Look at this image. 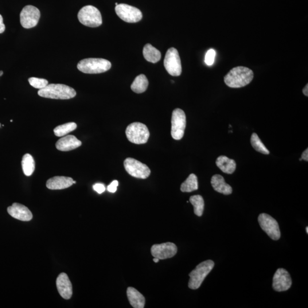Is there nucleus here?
<instances>
[{"instance_id":"17","label":"nucleus","mask_w":308,"mask_h":308,"mask_svg":"<svg viewBox=\"0 0 308 308\" xmlns=\"http://www.w3.org/2000/svg\"><path fill=\"white\" fill-rule=\"evenodd\" d=\"M82 145L81 140L75 136L67 135L58 140L56 144L57 149L61 151H69L77 149Z\"/></svg>"},{"instance_id":"8","label":"nucleus","mask_w":308,"mask_h":308,"mask_svg":"<svg viewBox=\"0 0 308 308\" xmlns=\"http://www.w3.org/2000/svg\"><path fill=\"white\" fill-rule=\"evenodd\" d=\"M164 65L171 76H181L182 72L181 60L177 49L171 48L166 53Z\"/></svg>"},{"instance_id":"15","label":"nucleus","mask_w":308,"mask_h":308,"mask_svg":"<svg viewBox=\"0 0 308 308\" xmlns=\"http://www.w3.org/2000/svg\"><path fill=\"white\" fill-rule=\"evenodd\" d=\"M7 212L15 219L23 221H28L32 219L33 215L26 206L14 203L7 208Z\"/></svg>"},{"instance_id":"33","label":"nucleus","mask_w":308,"mask_h":308,"mask_svg":"<svg viewBox=\"0 0 308 308\" xmlns=\"http://www.w3.org/2000/svg\"><path fill=\"white\" fill-rule=\"evenodd\" d=\"M5 30V26L3 22V18L1 14H0V34L4 32Z\"/></svg>"},{"instance_id":"34","label":"nucleus","mask_w":308,"mask_h":308,"mask_svg":"<svg viewBox=\"0 0 308 308\" xmlns=\"http://www.w3.org/2000/svg\"><path fill=\"white\" fill-rule=\"evenodd\" d=\"M302 160H304V161L308 162V149H307L305 151H304L302 155Z\"/></svg>"},{"instance_id":"23","label":"nucleus","mask_w":308,"mask_h":308,"mask_svg":"<svg viewBox=\"0 0 308 308\" xmlns=\"http://www.w3.org/2000/svg\"><path fill=\"white\" fill-rule=\"evenodd\" d=\"M148 86L149 81L147 77L144 75H140L135 78L131 85V89L134 92L140 94L146 92Z\"/></svg>"},{"instance_id":"14","label":"nucleus","mask_w":308,"mask_h":308,"mask_svg":"<svg viewBox=\"0 0 308 308\" xmlns=\"http://www.w3.org/2000/svg\"><path fill=\"white\" fill-rule=\"evenodd\" d=\"M292 286L291 277L284 268H279L276 271L273 278V288L277 292L286 291Z\"/></svg>"},{"instance_id":"2","label":"nucleus","mask_w":308,"mask_h":308,"mask_svg":"<svg viewBox=\"0 0 308 308\" xmlns=\"http://www.w3.org/2000/svg\"><path fill=\"white\" fill-rule=\"evenodd\" d=\"M39 96L43 98L54 100H69L75 97V89L64 84H50L38 92Z\"/></svg>"},{"instance_id":"6","label":"nucleus","mask_w":308,"mask_h":308,"mask_svg":"<svg viewBox=\"0 0 308 308\" xmlns=\"http://www.w3.org/2000/svg\"><path fill=\"white\" fill-rule=\"evenodd\" d=\"M78 18L82 24L85 26L96 28L102 25V15L97 7L92 6H85L78 14Z\"/></svg>"},{"instance_id":"41","label":"nucleus","mask_w":308,"mask_h":308,"mask_svg":"<svg viewBox=\"0 0 308 308\" xmlns=\"http://www.w3.org/2000/svg\"><path fill=\"white\" fill-rule=\"evenodd\" d=\"M1 123H0V128H1Z\"/></svg>"},{"instance_id":"1","label":"nucleus","mask_w":308,"mask_h":308,"mask_svg":"<svg viewBox=\"0 0 308 308\" xmlns=\"http://www.w3.org/2000/svg\"><path fill=\"white\" fill-rule=\"evenodd\" d=\"M254 77L252 70L244 66L234 68L224 77V83L228 87L240 88L250 84Z\"/></svg>"},{"instance_id":"29","label":"nucleus","mask_w":308,"mask_h":308,"mask_svg":"<svg viewBox=\"0 0 308 308\" xmlns=\"http://www.w3.org/2000/svg\"><path fill=\"white\" fill-rule=\"evenodd\" d=\"M28 81L32 87L40 90L45 88L49 84L48 80L36 77L30 78Z\"/></svg>"},{"instance_id":"11","label":"nucleus","mask_w":308,"mask_h":308,"mask_svg":"<svg viewBox=\"0 0 308 308\" xmlns=\"http://www.w3.org/2000/svg\"><path fill=\"white\" fill-rule=\"evenodd\" d=\"M115 12L123 21L128 23H135L141 20L142 13L136 7L124 3H120L115 7Z\"/></svg>"},{"instance_id":"30","label":"nucleus","mask_w":308,"mask_h":308,"mask_svg":"<svg viewBox=\"0 0 308 308\" xmlns=\"http://www.w3.org/2000/svg\"><path fill=\"white\" fill-rule=\"evenodd\" d=\"M216 52L214 49H209L205 56V63L206 65L212 66L215 61Z\"/></svg>"},{"instance_id":"10","label":"nucleus","mask_w":308,"mask_h":308,"mask_svg":"<svg viewBox=\"0 0 308 308\" xmlns=\"http://www.w3.org/2000/svg\"><path fill=\"white\" fill-rule=\"evenodd\" d=\"M261 228L266 232L272 240H278L280 238L281 233L279 225L274 217L267 213H261L258 217Z\"/></svg>"},{"instance_id":"5","label":"nucleus","mask_w":308,"mask_h":308,"mask_svg":"<svg viewBox=\"0 0 308 308\" xmlns=\"http://www.w3.org/2000/svg\"><path fill=\"white\" fill-rule=\"evenodd\" d=\"M126 135L130 142L142 145L146 143L149 140L150 131L145 124L134 122L127 127Z\"/></svg>"},{"instance_id":"32","label":"nucleus","mask_w":308,"mask_h":308,"mask_svg":"<svg viewBox=\"0 0 308 308\" xmlns=\"http://www.w3.org/2000/svg\"><path fill=\"white\" fill-rule=\"evenodd\" d=\"M119 185L118 181H114L111 183L110 185H108L107 187V190L108 192L111 193H114L116 192L117 187H118Z\"/></svg>"},{"instance_id":"31","label":"nucleus","mask_w":308,"mask_h":308,"mask_svg":"<svg viewBox=\"0 0 308 308\" xmlns=\"http://www.w3.org/2000/svg\"><path fill=\"white\" fill-rule=\"evenodd\" d=\"M93 189L96 191L97 193L101 194L104 192L106 188H105L104 185L101 184V183H97V184L93 186Z\"/></svg>"},{"instance_id":"40","label":"nucleus","mask_w":308,"mask_h":308,"mask_svg":"<svg viewBox=\"0 0 308 308\" xmlns=\"http://www.w3.org/2000/svg\"><path fill=\"white\" fill-rule=\"evenodd\" d=\"M118 5V3H117V2H116V3H115V5L116 6V5Z\"/></svg>"},{"instance_id":"13","label":"nucleus","mask_w":308,"mask_h":308,"mask_svg":"<svg viewBox=\"0 0 308 308\" xmlns=\"http://www.w3.org/2000/svg\"><path fill=\"white\" fill-rule=\"evenodd\" d=\"M177 245L173 243L155 244L151 248V255L159 260L171 258L177 254Z\"/></svg>"},{"instance_id":"21","label":"nucleus","mask_w":308,"mask_h":308,"mask_svg":"<svg viewBox=\"0 0 308 308\" xmlns=\"http://www.w3.org/2000/svg\"><path fill=\"white\" fill-rule=\"evenodd\" d=\"M216 164L219 169L225 174H232L236 168L235 161L223 155L217 158Z\"/></svg>"},{"instance_id":"36","label":"nucleus","mask_w":308,"mask_h":308,"mask_svg":"<svg viewBox=\"0 0 308 308\" xmlns=\"http://www.w3.org/2000/svg\"><path fill=\"white\" fill-rule=\"evenodd\" d=\"M153 262L155 263H157L159 262V259L158 258H156V257H154L153 259Z\"/></svg>"},{"instance_id":"27","label":"nucleus","mask_w":308,"mask_h":308,"mask_svg":"<svg viewBox=\"0 0 308 308\" xmlns=\"http://www.w3.org/2000/svg\"><path fill=\"white\" fill-rule=\"evenodd\" d=\"M77 127L75 122H69L57 126L54 129V133L58 137H62L75 130Z\"/></svg>"},{"instance_id":"39","label":"nucleus","mask_w":308,"mask_h":308,"mask_svg":"<svg viewBox=\"0 0 308 308\" xmlns=\"http://www.w3.org/2000/svg\"><path fill=\"white\" fill-rule=\"evenodd\" d=\"M76 181H73V184H76Z\"/></svg>"},{"instance_id":"12","label":"nucleus","mask_w":308,"mask_h":308,"mask_svg":"<svg viewBox=\"0 0 308 308\" xmlns=\"http://www.w3.org/2000/svg\"><path fill=\"white\" fill-rule=\"evenodd\" d=\"M40 16V11L36 7L27 5L21 11V24L25 29L32 28L38 24Z\"/></svg>"},{"instance_id":"16","label":"nucleus","mask_w":308,"mask_h":308,"mask_svg":"<svg viewBox=\"0 0 308 308\" xmlns=\"http://www.w3.org/2000/svg\"><path fill=\"white\" fill-rule=\"evenodd\" d=\"M57 290L62 298L69 300L72 298L73 288L71 282L69 277L65 273H61L58 276L56 281Z\"/></svg>"},{"instance_id":"4","label":"nucleus","mask_w":308,"mask_h":308,"mask_svg":"<svg viewBox=\"0 0 308 308\" xmlns=\"http://www.w3.org/2000/svg\"><path fill=\"white\" fill-rule=\"evenodd\" d=\"M215 266L213 261L208 260L199 264L189 274L190 279L189 287L190 289L196 290L202 285L203 282Z\"/></svg>"},{"instance_id":"37","label":"nucleus","mask_w":308,"mask_h":308,"mask_svg":"<svg viewBox=\"0 0 308 308\" xmlns=\"http://www.w3.org/2000/svg\"><path fill=\"white\" fill-rule=\"evenodd\" d=\"M3 72L2 71H0V77H1L3 75Z\"/></svg>"},{"instance_id":"22","label":"nucleus","mask_w":308,"mask_h":308,"mask_svg":"<svg viewBox=\"0 0 308 308\" xmlns=\"http://www.w3.org/2000/svg\"><path fill=\"white\" fill-rule=\"evenodd\" d=\"M143 56L147 61L157 63L161 58V53L150 44H146L143 50Z\"/></svg>"},{"instance_id":"20","label":"nucleus","mask_w":308,"mask_h":308,"mask_svg":"<svg viewBox=\"0 0 308 308\" xmlns=\"http://www.w3.org/2000/svg\"><path fill=\"white\" fill-rule=\"evenodd\" d=\"M127 296L130 305L134 308H143L145 306V298L139 291L132 287H128Z\"/></svg>"},{"instance_id":"18","label":"nucleus","mask_w":308,"mask_h":308,"mask_svg":"<svg viewBox=\"0 0 308 308\" xmlns=\"http://www.w3.org/2000/svg\"><path fill=\"white\" fill-rule=\"evenodd\" d=\"M73 179L66 177H54L46 182L47 188L52 190H63L73 185Z\"/></svg>"},{"instance_id":"7","label":"nucleus","mask_w":308,"mask_h":308,"mask_svg":"<svg viewBox=\"0 0 308 308\" xmlns=\"http://www.w3.org/2000/svg\"><path fill=\"white\" fill-rule=\"evenodd\" d=\"M186 116L184 111L176 108L173 112L171 118V136L175 140H181L185 134Z\"/></svg>"},{"instance_id":"28","label":"nucleus","mask_w":308,"mask_h":308,"mask_svg":"<svg viewBox=\"0 0 308 308\" xmlns=\"http://www.w3.org/2000/svg\"><path fill=\"white\" fill-rule=\"evenodd\" d=\"M251 143L252 147L254 148L256 151L265 155L270 154V151L267 149L262 140L259 138V136L255 132L251 136Z\"/></svg>"},{"instance_id":"19","label":"nucleus","mask_w":308,"mask_h":308,"mask_svg":"<svg viewBox=\"0 0 308 308\" xmlns=\"http://www.w3.org/2000/svg\"><path fill=\"white\" fill-rule=\"evenodd\" d=\"M210 183L213 189L217 193L223 194L225 196H228L232 193V187L225 183L224 178L220 175H213Z\"/></svg>"},{"instance_id":"3","label":"nucleus","mask_w":308,"mask_h":308,"mask_svg":"<svg viewBox=\"0 0 308 308\" xmlns=\"http://www.w3.org/2000/svg\"><path fill=\"white\" fill-rule=\"evenodd\" d=\"M111 68V62L103 58H89L80 61L77 68L86 74H100L106 72Z\"/></svg>"},{"instance_id":"9","label":"nucleus","mask_w":308,"mask_h":308,"mask_svg":"<svg viewBox=\"0 0 308 308\" xmlns=\"http://www.w3.org/2000/svg\"><path fill=\"white\" fill-rule=\"evenodd\" d=\"M124 167L128 174L136 178L147 179L151 174L149 167L134 158L126 159Z\"/></svg>"},{"instance_id":"35","label":"nucleus","mask_w":308,"mask_h":308,"mask_svg":"<svg viewBox=\"0 0 308 308\" xmlns=\"http://www.w3.org/2000/svg\"><path fill=\"white\" fill-rule=\"evenodd\" d=\"M303 93L306 96H308V84H307L303 90Z\"/></svg>"},{"instance_id":"38","label":"nucleus","mask_w":308,"mask_h":308,"mask_svg":"<svg viewBox=\"0 0 308 308\" xmlns=\"http://www.w3.org/2000/svg\"><path fill=\"white\" fill-rule=\"evenodd\" d=\"M306 231H307V233H308V227L306 228Z\"/></svg>"},{"instance_id":"25","label":"nucleus","mask_w":308,"mask_h":308,"mask_svg":"<svg viewBox=\"0 0 308 308\" xmlns=\"http://www.w3.org/2000/svg\"><path fill=\"white\" fill-rule=\"evenodd\" d=\"M198 189V178L196 175L190 174L181 187L183 193H191Z\"/></svg>"},{"instance_id":"24","label":"nucleus","mask_w":308,"mask_h":308,"mask_svg":"<svg viewBox=\"0 0 308 308\" xmlns=\"http://www.w3.org/2000/svg\"><path fill=\"white\" fill-rule=\"evenodd\" d=\"M21 165L23 174L26 176L30 177L33 174L35 170V162L32 155L29 154L23 155Z\"/></svg>"},{"instance_id":"26","label":"nucleus","mask_w":308,"mask_h":308,"mask_svg":"<svg viewBox=\"0 0 308 308\" xmlns=\"http://www.w3.org/2000/svg\"><path fill=\"white\" fill-rule=\"evenodd\" d=\"M190 202L193 205L194 213L198 216H202L204 211L205 201L201 196H194L190 198Z\"/></svg>"}]
</instances>
